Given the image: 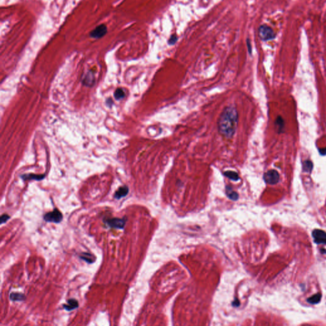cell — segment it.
<instances>
[{"label":"cell","mask_w":326,"mask_h":326,"mask_svg":"<svg viewBox=\"0 0 326 326\" xmlns=\"http://www.w3.org/2000/svg\"><path fill=\"white\" fill-rule=\"evenodd\" d=\"M238 121L237 110L232 106L226 107L218 120L219 133L226 138H231L236 133Z\"/></svg>","instance_id":"obj_1"},{"label":"cell","mask_w":326,"mask_h":326,"mask_svg":"<svg viewBox=\"0 0 326 326\" xmlns=\"http://www.w3.org/2000/svg\"><path fill=\"white\" fill-rule=\"evenodd\" d=\"M63 215L58 208H55L53 211L45 214L44 217L45 221L55 224L60 223L63 221Z\"/></svg>","instance_id":"obj_2"},{"label":"cell","mask_w":326,"mask_h":326,"mask_svg":"<svg viewBox=\"0 0 326 326\" xmlns=\"http://www.w3.org/2000/svg\"><path fill=\"white\" fill-rule=\"evenodd\" d=\"M259 36L263 41L271 40L275 38L273 30L266 25H263L259 28Z\"/></svg>","instance_id":"obj_3"},{"label":"cell","mask_w":326,"mask_h":326,"mask_svg":"<svg viewBox=\"0 0 326 326\" xmlns=\"http://www.w3.org/2000/svg\"><path fill=\"white\" fill-rule=\"evenodd\" d=\"M127 220L126 218H112L104 220V222L113 229H123Z\"/></svg>","instance_id":"obj_4"},{"label":"cell","mask_w":326,"mask_h":326,"mask_svg":"<svg viewBox=\"0 0 326 326\" xmlns=\"http://www.w3.org/2000/svg\"><path fill=\"white\" fill-rule=\"evenodd\" d=\"M264 180L268 184L275 185L279 182L280 175L276 170H269L264 173Z\"/></svg>","instance_id":"obj_5"},{"label":"cell","mask_w":326,"mask_h":326,"mask_svg":"<svg viewBox=\"0 0 326 326\" xmlns=\"http://www.w3.org/2000/svg\"><path fill=\"white\" fill-rule=\"evenodd\" d=\"M107 32V28L104 24L97 26L90 33V36L94 38H100Z\"/></svg>","instance_id":"obj_6"},{"label":"cell","mask_w":326,"mask_h":326,"mask_svg":"<svg viewBox=\"0 0 326 326\" xmlns=\"http://www.w3.org/2000/svg\"><path fill=\"white\" fill-rule=\"evenodd\" d=\"M312 234L316 243L326 245V233L324 231L315 229L313 231Z\"/></svg>","instance_id":"obj_7"},{"label":"cell","mask_w":326,"mask_h":326,"mask_svg":"<svg viewBox=\"0 0 326 326\" xmlns=\"http://www.w3.org/2000/svg\"><path fill=\"white\" fill-rule=\"evenodd\" d=\"M78 307V302L75 299H70L67 301V304L64 305L63 308L68 312L72 311Z\"/></svg>","instance_id":"obj_8"},{"label":"cell","mask_w":326,"mask_h":326,"mask_svg":"<svg viewBox=\"0 0 326 326\" xmlns=\"http://www.w3.org/2000/svg\"><path fill=\"white\" fill-rule=\"evenodd\" d=\"M129 192V189L127 186H122L119 188L114 194V198L117 199H120L122 198L125 197Z\"/></svg>","instance_id":"obj_9"},{"label":"cell","mask_w":326,"mask_h":326,"mask_svg":"<svg viewBox=\"0 0 326 326\" xmlns=\"http://www.w3.org/2000/svg\"><path fill=\"white\" fill-rule=\"evenodd\" d=\"M25 298L24 294L20 292H12L10 295V299L12 301H22Z\"/></svg>","instance_id":"obj_10"},{"label":"cell","mask_w":326,"mask_h":326,"mask_svg":"<svg viewBox=\"0 0 326 326\" xmlns=\"http://www.w3.org/2000/svg\"><path fill=\"white\" fill-rule=\"evenodd\" d=\"M275 126H276V130L278 131L279 133H281L283 131L285 126H284L283 119L282 118V117L279 116L277 117L275 121Z\"/></svg>","instance_id":"obj_11"},{"label":"cell","mask_w":326,"mask_h":326,"mask_svg":"<svg viewBox=\"0 0 326 326\" xmlns=\"http://www.w3.org/2000/svg\"><path fill=\"white\" fill-rule=\"evenodd\" d=\"M45 177V175H32V174H29V175H24L22 176V178L24 180H41L44 179Z\"/></svg>","instance_id":"obj_12"},{"label":"cell","mask_w":326,"mask_h":326,"mask_svg":"<svg viewBox=\"0 0 326 326\" xmlns=\"http://www.w3.org/2000/svg\"><path fill=\"white\" fill-rule=\"evenodd\" d=\"M224 175L226 177L229 178L231 179V180H234V181H237L240 179L238 174L236 172H231V171H227V172H224Z\"/></svg>","instance_id":"obj_13"},{"label":"cell","mask_w":326,"mask_h":326,"mask_svg":"<svg viewBox=\"0 0 326 326\" xmlns=\"http://www.w3.org/2000/svg\"><path fill=\"white\" fill-rule=\"evenodd\" d=\"M313 162L311 161H309V160L305 161L303 162V170L306 172H309V173L311 172L312 169H313Z\"/></svg>","instance_id":"obj_14"},{"label":"cell","mask_w":326,"mask_h":326,"mask_svg":"<svg viewBox=\"0 0 326 326\" xmlns=\"http://www.w3.org/2000/svg\"><path fill=\"white\" fill-rule=\"evenodd\" d=\"M83 256H80V257L83 259L84 260H85V261H86L87 263L89 264H91V263H93L94 261H95V259L93 258V256L90 254H87V253H83Z\"/></svg>","instance_id":"obj_15"},{"label":"cell","mask_w":326,"mask_h":326,"mask_svg":"<svg viewBox=\"0 0 326 326\" xmlns=\"http://www.w3.org/2000/svg\"><path fill=\"white\" fill-rule=\"evenodd\" d=\"M114 97L117 100H120L123 99L125 97V93L123 89H117V90L114 93Z\"/></svg>","instance_id":"obj_16"},{"label":"cell","mask_w":326,"mask_h":326,"mask_svg":"<svg viewBox=\"0 0 326 326\" xmlns=\"http://www.w3.org/2000/svg\"><path fill=\"white\" fill-rule=\"evenodd\" d=\"M321 299V295L320 294H317L316 295H314L312 297H310L308 299V302L312 304H316L318 303L320 301Z\"/></svg>","instance_id":"obj_17"},{"label":"cell","mask_w":326,"mask_h":326,"mask_svg":"<svg viewBox=\"0 0 326 326\" xmlns=\"http://www.w3.org/2000/svg\"><path fill=\"white\" fill-rule=\"evenodd\" d=\"M93 73H87L85 78L84 79V83L86 85L93 84V80H94V77H93Z\"/></svg>","instance_id":"obj_18"},{"label":"cell","mask_w":326,"mask_h":326,"mask_svg":"<svg viewBox=\"0 0 326 326\" xmlns=\"http://www.w3.org/2000/svg\"><path fill=\"white\" fill-rule=\"evenodd\" d=\"M227 194L228 196L230 197L232 199H236L238 198V194L235 192L233 191L232 189L229 187H227Z\"/></svg>","instance_id":"obj_19"},{"label":"cell","mask_w":326,"mask_h":326,"mask_svg":"<svg viewBox=\"0 0 326 326\" xmlns=\"http://www.w3.org/2000/svg\"><path fill=\"white\" fill-rule=\"evenodd\" d=\"M10 217L7 215V214H3L1 216V218H0V220H1V224H3L5 222H6L9 220L10 219Z\"/></svg>","instance_id":"obj_20"},{"label":"cell","mask_w":326,"mask_h":326,"mask_svg":"<svg viewBox=\"0 0 326 326\" xmlns=\"http://www.w3.org/2000/svg\"><path fill=\"white\" fill-rule=\"evenodd\" d=\"M176 40H177V38L176 36L173 35L172 36V37H171V38L169 39V44H171V45H173L175 44V42H176Z\"/></svg>","instance_id":"obj_21"},{"label":"cell","mask_w":326,"mask_h":326,"mask_svg":"<svg viewBox=\"0 0 326 326\" xmlns=\"http://www.w3.org/2000/svg\"><path fill=\"white\" fill-rule=\"evenodd\" d=\"M247 47H248V52L250 54H251L252 52V48H251V44H250V40L248 39L247 40Z\"/></svg>","instance_id":"obj_22"}]
</instances>
